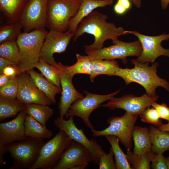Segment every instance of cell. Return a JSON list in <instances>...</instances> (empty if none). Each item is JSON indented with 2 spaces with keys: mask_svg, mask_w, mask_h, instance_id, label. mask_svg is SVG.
<instances>
[{
  "mask_svg": "<svg viewBox=\"0 0 169 169\" xmlns=\"http://www.w3.org/2000/svg\"><path fill=\"white\" fill-rule=\"evenodd\" d=\"M107 18L106 14L93 11L80 22L74 33V41L85 33L92 35L94 42L84 47L86 53L101 49L107 40L112 41L127 34L122 27H117L114 23L107 22Z\"/></svg>",
  "mask_w": 169,
  "mask_h": 169,
  "instance_id": "obj_1",
  "label": "cell"
},
{
  "mask_svg": "<svg viewBox=\"0 0 169 169\" xmlns=\"http://www.w3.org/2000/svg\"><path fill=\"white\" fill-rule=\"evenodd\" d=\"M132 64L134 67L132 69L119 68L115 74L124 79L126 84L132 82L137 83L145 89L146 93L156 95V88L161 87L169 92V83L166 79L159 77L157 74V68L159 64L156 62L149 66V63H141L136 59H132Z\"/></svg>",
  "mask_w": 169,
  "mask_h": 169,
  "instance_id": "obj_2",
  "label": "cell"
},
{
  "mask_svg": "<svg viewBox=\"0 0 169 169\" xmlns=\"http://www.w3.org/2000/svg\"><path fill=\"white\" fill-rule=\"evenodd\" d=\"M48 32L39 28L21 33L16 42L19 47L20 60L17 65L21 73L33 69L38 62L43 42Z\"/></svg>",
  "mask_w": 169,
  "mask_h": 169,
  "instance_id": "obj_3",
  "label": "cell"
},
{
  "mask_svg": "<svg viewBox=\"0 0 169 169\" xmlns=\"http://www.w3.org/2000/svg\"><path fill=\"white\" fill-rule=\"evenodd\" d=\"M44 141L26 137L21 141L5 146L13 159L10 169H30L36 160Z\"/></svg>",
  "mask_w": 169,
  "mask_h": 169,
  "instance_id": "obj_4",
  "label": "cell"
},
{
  "mask_svg": "<svg viewBox=\"0 0 169 169\" xmlns=\"http://www.w3.org/2000/svg\"><path fill=\"white\" fill-rule=\"evenodd\" d=\"M82 0H48L47 26L50 29L61 32L68 30L70 20L75 16Z\"/></svg>",
  "mask_w": 169,
  "mask_h": 169,
  "instance_id": "obj_5",
  "label": "cell"
},
{
  "mask_svg": "<svg viewBox=\"0 0 169 169\" xmlns=\"http://www.w3.org/2000/svg\"><path fill=\"white\" fill-rule=\"evenodd\" d=\"M138 115L125 112L121 117L115 116L107 120L108 127L101 130L91 129L92 136L95 137L112 135L116 137L127 151L132 147V134Z\"/></svg>",
  "mask_w": 169,
  "mask_h": 169,
  "instance_id": "obj_6",
  "label": "cell"
},
{
  "mask_svg": "<svg viewBox=\"0 0 169 169\" xmlns=\"http://www.w3.org/2000/svg\"><path fill=\"white\" fill-rule=\"evenodd\" d=\"M71 140L63 131L59 129L52 138L43 145L36 160L30 169H53Z\"/></svg>",
  "mask_w": 169,
  "mask_h": 169,
  "instance_id": "obj_7",
  "label": "cell"
},
{
  "mask_svg": "<svg viewBox=\"0 0 169 169\" xmlns=\"http://www.w3.org/2000/svg\"><path fill=\"white\" fill-rule=\"evenodd\" d=\"M112 41L113 45L85 53L90 60L97 59L115 60L120 59L125 64L127 62V57H138L141 53L142 47L139 40L126 42L117 39Z\"/></svg>",
  "mask_w": 169,
  "mask_h": 169,
  "instance_id": "obj_8",
  "label": "cell"
},
{
  "mask_svg": "<svg viewBox=\"0 0 169 169\" xmlns=\"http://www.w3.org/2000/svg\"><path fill=\"white\" fill-rule=\"evenodd\" d=\"M120 91L118 90L106 95L93 94L84 91L85 96L75 100L72 104L65 116L67 119L71 116L80 118L86 126L91 130L93 127L90 120L91 114L102 103L111 99Z\"/></svg>",
  "mask_w": 169,
  "mask_h": 169,
  "instance_id": "obj_9",
  "label": "cell"
},
{
  "mask_svg": "<svg viewBox=\"0 0 169 169\" xmlns=\"http://www.w3.org/2000/svg\"><path fill=\"white\" fill-rule=\"evenodd\" d=\"M73 116L69 117L65 120L60 116L54 120L55 126L63 131L71 140H74L84 146L90 152L93 159V162L99 164L101 155L104 152L101 146L95 140L89 139L81 129H78L74 121Z\"/></svg>",
  "mask_w": 169,
  "mask_h": 169,
  "instance_id": "obj_10",
  "label": "cell"
},
{
  "mask_svg": "<svg viewBox=\"0 0 169 169\" xmlns=\"http://www.w3.org/2000/svg\"><path fill=\"white\" fill-rule=\"evenodd\" d=\"M126 32L136 36L141 44V53L136 59L138 62L153 63L161 56L169 57V49H165L161 45L163 41L169 39V33L151 36L142 34L136 30H126Z\"/></svg>",
  "mask_w": 169,
  "mask_h": 169,
  "instance_id": "obj_11",
  "label": "cell"
},
{
  "mask_svg": "<svg viewBox=\"0 0 169 169\" xmlns=\"http://www.w3.org/2000/svg\"><path fill=\"white\" fill-rule=\"evenodd\" d=\"M48 0H28L21 13L19 21L24 32L45 28L47 26Z\"/></svg>",
  "mask_w": 169,
  "mask_h": 169,
  "instance_id": "obj_12",
  "label": "cell"
},
{
  "mask_svg": "<svg viewBox=\"0 0 169 169\" xmlns=\"http://www.w3.org/2000/svg\"><path fill=\"white\" fill-rule=\"evenodd\" d=\"M74 34L68 30L65 32L50 29L48 32L41 48L39 59L57 66L53 55L64 52Z\"/></svg>",
  "mask_w": 169,
  "mask_h": 169,
  "instance_id": "obj_13",
  "label": "cell"
},
{
  "mask_svg": "<svg viewBox=\"0 0 169 169\" xmlns=\"http://www.w3.org/2000/svg\"><path fill=\"white\" fill-rule=\"evenodd\" d=\"M158 98L157 95H151L146 93L139 97L133 94L126 95L119 98L113 97L106 103L100 105L99 107H106L110 110L122 109L125 112L138 115Z\"/></svg>",
  "mask_w": 169,
  "mask_h": 169,
  "instance_id": "obj_14",
  "label": "cell"
},
{
  "mask_svg": "<svg viewBox=\"0 0 169 169\" xmlns=\"http://www.w3.org/2000/svg\"><path fill=\"white\" fill-rule=\"evenodd\" d=\"M18 89L16 99L25 105L36 104L49 105L53 103L40 90L27 72L18 75Z\"/></svg>",
  "mask_w": 169,
  "mask_h": 169,
  "instance_id": "obj_15",
  "label": "cell"
},
{
  "mask_svg": "<svg viewBox=\"0 0 169 169\" xmlns=\"http://www.w3.org/2000/svg\"><path fill=\"white\" fill-rule=\"evenodd\" d=\"M57 67L62 89L58 109L59 116L64 117L72 104L77 99L84 96L74 87L72 83L74 76L69 73L67 66L59 62Z\"/></svg>",
  "mask_w": 169,
  "mask_h": 169,
  "instance_id": "obj_16",
  "label": "cell"
},
{
  "mask_svg": "<svg viewBox=\"0 0 169 169\" xmlns=\"http://www.w3.org/2000/svg\"><path fill=\"white\" fill-rule=\"evenodd\" d=\"M93 161L92 155L87 149L82 144L71 140L53 169H72L78 164L89 163Z\"/></svg>",
  "mask_w": 169,
  "mask_h": 169,
  "instance_id": "obj_17",
  "label": "cell"
},
{
  "mask_svg": "<svg viewBox=\"0 0 169 169\" xmlns=\"http://www.w3.org/2000/svg\"><path fill=\"white\" fill-rule=\"evenodd\" d=\"M26 115L24 110L12 120L0 123V145L6 146L12 142L21 141L26 137L24 127Z\"/></svg>",
  "mask_w": 169,
  "mask_h": 169,
  "instance_id": "obj_18",
  "label": "cell"
},
{
  "mask_svg": "<svg viewBox=\"0 0 169 169\" xmlns=\"http://www.w3.org/2000/svg\"><path fill=\"white\" fill-rule=\"evenodd\" d=\"M113 0H82L79 8L69 20L68 30L74 33L81 21L96 8L113 4Z\"/></svg>",
  "mask_w": 169,
  "mask_h": 169,
  "instance_id": "obj_19",
  "label": "cell"
},
{
  "mask_svg": "<svg viewBox=\"0 0 169 169\" xmlns=\"http://www.w3.org/2000/svg\"><path fill=\"white\" fill-rule=\"evenodd\" d=\"M132 139L134 144L133 152L135 154L140 155L151 151L152 143L148 128L135 126Z\"/></svg>",
  "mask_w": 169,
  "mask_h": 169,
  "instance_id": "obj_20",
  "label": "cell"
},
{
  "mask_svg": "<svg viewBox=\"0 0 169 169\" xmlns=\"http://www.w3.org/2000/svg\"><path fill=\"white\" fill-rule=\"evenodd\" d=\"M25 134L27 137L44 141L50 138L53 135L52 131L32 116L27 115L24 122Z\"/></svg>",
  "mask_w": 169,
  "mask_h": 169,
  "instance_id": "obj_21",
  "label": "cell"
},
{
  "mask_svg": "<svg viewBox=\"0 0 169 169\" xmlns=\"http://www.w3.org/2000/svg\"><path fill=\"white\" fill-rule=\"evenodd\" d=\"M27 72L30 75L39 89L47 96L53 104H55L56 95L61 93V88L49 82L42 74L33 69Z\"/></svg>",
  "mask_w": 169,
  "mask_h": 169,
  "instance_id": "obj_22",
  "label": "cell"
},
{
  "mask_svg": "<svg viewBox=\"0 0 169 169\" xmlns=\"http://www.w3.org/2000/svg\"><path fill=\"white\" fill-rule=\"evenodd\" d=\"M149 131L152 151L163 153L169 151V132L162 131L153 125L150 126Z\"/></svg>",
  "mask_w": 169,
  "mask_h": 169,
  "instance_id": "obj_23",
  "label": "cell"
},
{
  "mask_svg": "<svg viewBox=\"0 0 169 169\" xmlns=\"http://www.w3.org/2000/svg\"><path fill=\"white\" fill-rule=\"evenodd\" d=\"M91 60L93 65L92 72L90 76L92 82H93L95 77L100 75H115L120 68L118 62L115 60L97 59Z\"/></svg>",
  "mask_w": 169,
  "mask_h": 169,
  "instance_id": "obj_24",
  "label": "cell"
},
{
  "mask_svg": "<svg viewBox=\"0 0 169 169\" xmlns=\"http://www.w3.org/2000/svg\"><path fill=\"white\" fill-rule=\"evenodd\" d=\"M28 0H0V10L10 21V23L18 21Z\"/></svg>",
  "mask_w": 169,
  "mask_h": 169,
  "instance_id": "obj_25",
  "label": "cell"
},
{
  "mask_svg": "<svg viewBox=\"0 0 169 169\" xmlns=\"http://www.w3.org/2000/svg\"><path fill=\"white\" fill-rule=\"evenodd\" d=\"M25 105L17 99L11 100L0 97V120L14 117L24 110Z\"/></svg>",
  "mask_w": 169,
  "mask_h": 169,
  "instance_id": "obj_26",
  "label": "cell"
},
{
  "mask_svg": "<svg viewBox=\"0 0 169 169\" xmlns=\"http://www.w3.org/2000/svg\"><path fill=\"white\" fill-rule=\"evenodd\" d=\"M24 110L27 115L45 125L54 114L53 110L49 105L39 104L25 105Z\"/></svg>",
  "mask_w": 169,
  "mask_h": 169,
  "instance_id": "obj_27",
  "label": "cell"
},
{
  "mask_svg": "<svg viewBox=\"0 0 169 169\" xmlns=\"http://www.w3.org/2000/svg\"><path fill=\"white\" fill-rule=\"evenodd\" d=\"M110 143L115 156L116 169H132L126 157L125 154L120 147L119 141L115 136L107 135L105 136Z\"/></svg>",
  "mask_w": 169,
  "mask_h": 169,
  "instance_id": "obj_28",
  "label": "cell"
},
{
  "mask_svg": "<svg viewBox=\"0 0 169 169\" xmlns=\"http://www.w3.org/2000/svg\"><path fill=\"white\" fill-rule=\"evenodd\" d=\"M154 154L151 150L140 155L128 150L125 155L129 163L132 165V169H150V163Z\"/></svg>",
  "mask_w": 169,
  "mask_h": 169,
  "instance_id": "obj_29",
  "label": "cell"
},
{
  "mask_svg": "<svg viewBox=\"0 0 169 169\" xmlns=\"http://www.w3.org/2000/svg\"><path fill=\"white\" fill-rule=\"evenodd\" d=\"M76 57V63L71 66H67L69 73L73 76L76 74H80L90 75L92 72L93 65L88 56L77 54Z\"/></svg>",
  "mask_w": 169,
  "mask_h": 169,
  "instance_id": "obj_30",
  "label": "cell"
},
{
  "mask_svg": "<svg viewBox=\"0 0 169 169\" xmlns=\"http://www.w3.org/2000/svg\"><path fill=\"white\" fill-rule=\"evenodd\" d=\"M41 74L49 82L61 88L58 67L40 59L35 66Z\"/></svg>",
  "mask_w": 169,
  "mask_h": 169,
  "instance_id": "obj_31",
  "label": "cell"
},
{
  "mask_svg": "<svg viewBox=\"0 0 169 169\" xmlns=\"http://www.w3.org/2000/svg\"><path fill=\"white\" fill-rule=\"evenodd\" d=\"M22 26L18 21L1 26L0 28V43L7 41H16L21 33Z\"/></svg>",
  "mask_w": 169,
  "mask_h": 169,
  "instance_id": "obj_32",
  "label": "cell"
},
{
  "mask_svg": "<svg viewBox=\"0 0 169 169\" xmlns=\"http://www.w3.org/2000/svg\"><path fill=\"white\" fill-rule=\"evenodd\" d=\"M0 57L8 59L18 65L20 60V54L16 41H7L1 44Z\"/></svg>",
  "mask_w": 169,
  "mask_h": 169,
  "instance_id": "obj_33",
  "label": "cell"
},
{
  "mask_svg": "<svg viewBox=\"0 0 169 169\" xmlns=\"http://www.w3.org/2000/svg\"><path fill=\"white\" fill-rule=\"evenodd\" d=\"M18 89L17 76L12 78L5 84L0 87V97L11 100L16 99Z\"/></svg>",
  "mask_w": 169,
  "mask_h": 169,
  "instance_id": "obj_34",
  "label": "cell"
},
{
  "mask_svg": "<svg viewBox=\"0 0 169 169\" xmlns=\"http://www.w3.org/2000/svg\"><path fill=\"white\" fill-rule=\"evenodd\" d=\"M141 120L158 127L163 124L156 110L153 107L147 108L140 115Z\"/></svg>",
  "mask_w": 169,
  "mask_h": 169,
  "instance_id": "obj_35",
  "label": "cell"
},
{
  "mask_svg": "<svg viewBox=\"0 0 169 169\" xmlns=\"http://www.w3.org/2000/svg\"><path fill=\"white\" fill-rule=\"evenodd\" d=\"M113 156L114 154L111 148L108 153H106L104 151L100 157L99 163V169H116Z\"/></svg>",
  "mask_w": 169,
  "mask_h": 169,
  "instance_id": "obj_36",
  "label": "cell"
},
{
  "mask_svg": "<svg viewBox=\"0 0 169 169\" xmlns=\"http://www.w3.org/2000/svg\"><path fill=\"white\" fill-rule=\"evenodd\" d=\"M151 162V168L152 169H167L166 157L163 153H155Z\"/></svg>",
  "mask_w": 169,
  "mask_h": 169,
  "instance_id": "obj_37",
  "label": "cell"
},
{
  "mask_svg": "<svg viewBox=\"0 0 169 169\" xmlns=\"http://www.w3.org/2000/svg\"><path fill=\"white\" fill-rule=\"evenodd\" d=\"M151 106L157 111L160 118L167 120L169 122V107L166 104H159L156 102L152 103Z\"/></svg>",
  "mask_w": 169,
  "mask_h": 169,
  "instance_id": "obj_38",
  "label": "cell"
},
{
  "mask_svg": "<svg viewBox=\"0 0 169 169\" xmlns=\"http://www.w3.org/2000/svg\"><path fill=\"white\" fill-rule=\"evenodd\" d=\"M21 73L19 67L17 65H11L5 68L3 70L2 74L6 76L14 77Z\"/></svg>",
  "mask_w": 169,
  "mask_h": 169,
  "instance_id": "obj_39",
  "label": "cell"
},
{
  "mask_svg": "<svg viewBox=\"0 0 169 169\" xmlns=\"http://www.w3.org/2000/svg\"><path fill=\"white\" fill-rule=\"evenodd\" d=\"M11 65H17L15 63L7 59L0 57V74H1L3 69Z\"/></svg>",
  "mask_w": 169,
  "mask_h": 169,
  "instance_id": "obj_40",
  "label": "cell"
},
{
  "mask_svg": "<svg viewBox=\"0 0 169 169\" xmlns=\"http://www.w3.org/2000/svg\"><path fill=\"white\" fill-rule=\"evenodd\" d=\"M114 10L115 13L119 15H123L127 11L123 7L117 2L114 6Z\"/></svg>",
  "mask_w": 169,
  "mask_h": 169,
  "instance_id": "obj_41",
  "label": "cell"
},
{
  "mask_svg": "<svg viewBox=\"0 0 169 169\" xmlns=\"http://www.w3.org/2000/svg\"><path fill=\"white\" fill-rule=\"evenodd\" d=\"M123 7L127 11L131 7V0H118L117 2Z\"/></svg>",
  "mask_w": 169,
  "mask_h": 169,
  "instance_id": "obj_42",
  "label": "cell"
},
{
  "mask_svg": "<svg viewBox=\"0 0 169 169\" xmlns=\"http://www.w3.org/2000/svg\"><path fill=\"white\" fill-rule=\"evenodd\" d=\"M13 77L8 76L2 74L0 75V87L5 84L11 79Z\"/></svg>",
  "mask_w": 169,
  "mask_h": 169,
  "instance_id": "obj_43",
  "label": "cell"
},
{
  "mask_svg": "<svg viewBox=\"0 0 169 169\" xmlns=\"http://www.w3.org/2000/svg\"><path fill=\"white\" fill-rule=\"evenodd\" d=\"M158 128L162 131L169 132V122L166 124H163Z\"/></svg>",
  "mask_w": 169,
  "mask_h": 169,
  "instance_id": "obj_44",
  "label": "cell"
},
{
  "mask_svg": "<svg viewBox=\"0 0 169 169\" xmlns=\"http://www.w3.org/2000/svg\"><path fill=\"white\" fill-rule=\"evenodd\" d=\"M162 8L163 10L166 9L169 4V0H160Z\"/></svg>",
  "mask_w": 169,
  "mask_h": 169,
  "instance_id": "obj_45",
  "label": "cell"
},
{
  "mask_svg": "<svg viewBox=\"0 0 169 169\" xmlns=\"http://www.w3.org/2000/svg\"><path fill=\"white\" fill-rule=\"evenodd\" d=\"M88 164L87 163L80 164L73 167L72 169H84L87 166Z\"/></svg>",
  "mask_w": 169,
  "mask_h": 169,
  "instance_id": "obj_46",
  "label": "cell"
},
{
  "mask_svg": "<svg viewBox=\"0 0 169 169\" xmlns=\"http://www.w3.org/2000/svg\"><path fill=\"white\" fill-rule=\"evenodd\" d=\"M133 4L138 8H140L141 6L142 0H131Z\"/></svg>",
  "mask_w": 169,
  "mask_h": 169,
  "instance_id": "obj_47",
  "label": "cell"
},
{
  "mask_svg": "<svg viewBox=\"0 0 169 169\" xmlns=\"http://www.w3.org/2000/svg\"><path fill=\"white\" fill-rule=\"evenodd\" d=\"M167 169H169V157H166Z\"/></svg>",
  "mask_w": 169,
  "mask_h": 169,
  "instance_id": "obj_48",
  "label": "cell"
}]
</instances>
